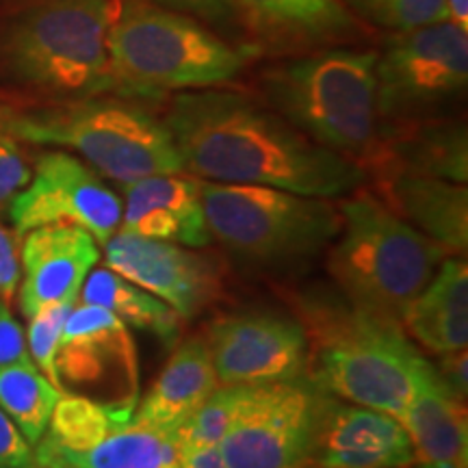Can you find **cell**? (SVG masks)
<instances>
[{
	"mask_svg": "<svg viewBox=\"0 0 468 468\" xmlns=\"http://www.w3.org/2000/svg\"><path fill=\"white\" fill-rule=\"evenodd\" d=\"M163 124L185 174L197 180L273 186L327 200L367 183L358 163L314 144L248 93L221 87L176 91Z\"/></svg>",
	"mask_w": 468,
	"mask_h": 468,
	"instance_id": "cell-1",
	"label": "cell"
},
{
	"mask_svg": "<svg viewBox=\"0 0 468 468\" xmlns=\"http://www.w3.org/2000/svg\"><path fill=\"white\" fill-rule=\"evenodd\" d=\"M117 0H31L0 16V83L44 102L126 96L109 55Z\"/></svg>",
	"mask_w": 468,
	"mask_h": 468,
	"instance_id": "cell-2",
	"label": "cell"
},
{
	"mask_svg": "<svg viewBox=\"0 0 468 468\" xmlns=\"http://www.w3.org/2000/svg\"><path fill=\"white\" fill-rule=\"evenodd\" d=\"M145 104L124 96L0 104V137L72 152L120 185L185 172L163 117Z\"/></svg>",
	"mask_w": 468,
	"mask_h": 468,
	"instance_id": "cell-3",
	"label": "cell"
},
{
	"mask_svg": "<svg viewBox=\"0 0 468 468\" xmlns=\"http://www.w3.org/2000/svg\"><path fill=\"white\" fill-rule=\"evenodd\" d=\"M376 50H310L261 69L259 93L314 144L365 167L379 137Z\"/></svg>",
	"mask_w": 468,
	"mask_h": 468,
	"instance_id": "cell-4",
	"label": "cell"
},
{
	"mask_svg": "<svg viewBox=\"0 0 468 468\" xmlns=\"http://www.w3.org/2000/svg\"><path fill=\"white\" fill-rule=\"evenodd\" d=\"M308 336V376L336 399L403 420L425 356L403 327L343 302H310L300 321Z\"/></svg>",
	"mask_w": 468,
	"mask_h": 468,
	"instance_id": "cell-5",
	"label": "cell"
},
{
	"mask_svg": "<svg viewBox=\"0 0 468 468\" xmlns=\"http://www.w3.org/2000/svg\"><path fill=\"white\" fill-rule=\"evenodd\" d=\"M341 228L327 248V271L351 306L401 324L447 250L403 221L376 193L356 189L338 204Z\"/></svg>",
	"mask_w": 468,
	"mask_h": 468,
	"instance_id": "cell-6",
	"label": "cell"
},
{
	"mask_svg": "<svg viewBox=\"0 0 468 468\" xmlns=\"http://www.w3.org/2000/svg\"><path fill=\"white\" fill-rule=\"evenodd\" d=\"M107 44L126 96L144 102L230 83L254 52L226 42L196 17L142 0H117Z\"/></svg>",
	"mask_w": 468,
	"mask_h": 468,
	"instance_id": "cell-7",
	"label": "cell"
},
{
	"mask_svg": "<svg viewBox=\"0 0 468 468\" xmlns=\"http://www.w3.org/2000/svg\"><path fill=\"white\" fill-rule=\"evenodd\" d=\"M200 196L210 239L250 267L303 265L327 251L341 228L327 197L208 180H200Z\"/></svg>",
	"mask_w": 468,
	"mask_h": 468,
	"instance_id": "cell-8",
	"label": "cell"
},
{
	"mask_svg": "<svg viewBox=\"0 0 468 468\" xmlns=\"http://www.w3.org/2000/svg\"><path fill=\"white\" fill-rule=\"evenodd\" d=\"M134 408L63 393L44 436L37 468H178L174 434L134 423Z\"/></svg>",
	"mask_w": 468,
	"mask_h": 468,
	"instance_id": "cell-9",
	"label": "cell"
},
{
	"mask_svg": "<svg viewBox=\"0 0 468 468\" xmlns=\"http://www.w3.org/2000/svg\"><path fill=\"white\" fill-rule=\"evenodd\" d=\"M379 124L436 117L468 85V31L442 20L397 33L376 61Z\"/></svg>",
	"mask_w": 468,
	"mask_h": 468,
	"instance_id": "cell-10",
	"label": "cell"
},
{
	"mask_svg": "<svg viewBox=\"0 0 468 468\" xmlns=\"http://www.w3.org/2000/svg\"><path fill=\"white\" fill-rule=\"evenodd\" d=\"M325 390L308 376L245 386L219 452L228 468H303L310 464Z\"/></svg>",
	"mask_w": 468,
	"mask_h": 468,
	"instance_id": "cell-11",
	"label": "cell"
},
{
	"mask_svg": "<svg viewBox=\"0 0 468 468\" xmlns=\"http://www.w3.org/2000/svg\"><path fill=\"white\" fill-rule=\"evenodd\" d=\"M16 234L48 224L83 228L102 245L120 230L122 197L91 165L66 150L37 156L28 185L9 207Z\"/></svg>",
	"mask_w": 468,
	"mask_h": 468,
	"instance_id": "cell-12",
	"label": "cell"
},
{
	"mask_svg": "<svg viewBox=\"0 0 468 468\" xmlns=\"http://www.w3.org/2000/svg\"><path fill=\"white\" fill-rule=\"evenodd\" d=\"M63 388L76 395L134 408L139 401V356L124 321L107 308L76 302L57 351Z\"/></svg>",
	"mask_w": 468,
	"mask_h": 468,
	"instance_id": "cell-13",
	"label": "cell"
},
{
	"mask_svg": "<svg viewBox=\"0 0 468 468\" xmlns=\"http://www.w3.org/2000/svg\"><path fill=\"white\" fill-rule=\"evenodd\" d=\"M207 345L219 386H261L308 376V336L300 321L241 313L213 321Z\"/></svg>",
	"mask_w": 468,
	"mask_h": 468,
	"instance_id": "cell-14",
	"label": "cell"
},
{
	"mask_svg": "<svg viewBox=\"0 0 468 468\" xmlns=\"http://www.w3.org/2000/svg\"><path fill=\"white\" fill-rule=\"evenodd\" d=\"M104 248V265L142 286L180 317L191 319L218 291L213 262L178 243L117 230Z\"/></svg>",
	"mask_w": 468,
	"mask_h": 468,
	"instance_id": "cell-15",
	"label": "cell"
},
{
	"mask_svg": "<svg viewBox=\"0 0 468 468\" xmlns=\"http://www.w3.org/2000/svg\"><path fill=\"white\" fill-rule=\"evenodd\" d=\"M414 453L399 419L325 395L310 464L319 468H410Z\"/></svg>",
	"mask_w": 468,
	"mask_h": 468,
	"instance_id": "cell-16",
	"label": "cell"
},
{
	"mask_svg": "<svg viewBox=\"0 0 468 468\" xmlns=\"http://www.w3.org/2000/svg\"><path fill=\"white\" fill-rule=\"evenodd\" d=\"M101 261V245L83 228L48 224L25 234L20 250L17 303L22 314L35 313L68 297H79L87 273Z\"/></svg>",
	"mask_w": 468,
	"mask_h": 468,
	"instance_id": "cell-17",
	"label": "cell"
},
{
	"mask_svg": "<svg viewBox=\"0 0 468 468\" xmlns=\"http://www.w3.org/2000/svg\"><path fill=\"white\" fill-rule=\"evenodd\" d=\"M122 186L120 230L137 237L207 248L210 239L200 180L191 174H152Z\"/></svg>",
	"mask_w": 468,
	"mask_h": 468,
	"instance_id": "cell-18",
	"label": "cell"
},
{
	"mask_svg": "<svg viewBox=\"0 0 468 468\" xmlns=\"http://www.w3.org/2000/svg\"><path fill=\"white\" fill-rule=\"evenodd\" d=\"M362 169L367 178L401 169L466 185L468 139L464 122L436 115L379 124L378 145Z\"/></svg>",
	"mask_w": 468,
	"mask_h": 468,
	"instance_id": "cell-19",
	"label": "cell"
},
{
	"mask_svg": "<svg viewBox=\"0 0 468 468\" xmlns=\"http://www.w3.org/2000/svg\"><path fill=\"white\" fill-rule=\"evenodd\" d=\"M261 48L317 50L358 39L365 27L343 0H234Z\"/></svg>",
	"mask_w": 468,
	"mask_h": 468,
	"instance_id": "cell-20",
	"label": "cell"
},
{
	"mask_svg": "<svg viewBox=\"0 0 468 468\" xmlns=\"http://www.w3.org/2000/svg\"><path fill=\"white\" fill-rule=\"evenodd\" d=\"M376 196L403 221L423 232L452 256L468 248V189L452 180L431 178L401 169L371 176Z\"/></svg>",
	"mask_w": 468,
	"mask_h": 468,
	"instance_id": "cell-21",
	"label": "cell"
},
{
	"mask_svg": "<svg viewBox=\"0 0 468 468\" xmlns=\"http://www.w3.org/2000/svg\"><path fill=\"white\" fill-rule=\"evenodd\" d=\"M401 423L412 442L410 468H468L466 401L447 388L430 360Z\"/></svg>",
	"mask_w": 468,
	"mask_h": 468,
	"instance_id": "cell-22",
	"label": "cell"
},
{
	"mask_svg": "<svg viewBox=\"0 0 468 468\" xmlns=\"http://www.w3.org/2000/svg\"><path fill=\"white\" fill-rule=\"evenodd\" d=\"M218 388L219 379L207 338H186L167 360L148 395L134 403L131 419L139 425L176 434Z\"/></svg>",
	"mask_w": 468,
	"mask_h": 468,
	"instance_id": "cell-23",
	"label": "cell"
},
{
	"mask_svg": "<svg viewBox=\"0 0 468 468\" xmlns=\"http://www.w3.org/2000/svg\"><path fill=\"white\" fill-rule=\"evenodd\" d=\"M401 327L420 347L441 356L468 347V267L447 256L425 289L408 303Z\"/></svg>",
	"mask_w": 468,
	"mask_h": 468,
	"instance_id": "cell-24",
	"label": "cell"
},
{
	"mask_svg": "<svg viewBox=\"0 0 468 468\" xmlns=\"http://www.w3.org/2000/svg\"><path fill=\"white\" fill-rule=\"evenodd\" d=\"M79 302L107 308L128 327L148 330L163 343L178 338L180 314L142 286L115 273L109 267H93L80 286Z\"/></svg>",
	"mask_w": 468,
	"mask_h": 468,
	"instance_id": "cell-25",
	"label": "cell"
},
{
	"mask_svg": "<svg viewBox=\"0 0 468 468\" xmlns=\"http://www.w3.org/2000/svg\"><path fill=\"white\" fill-rule=\"evenodd\" d=\"M63 390L35 367V362H14L0 367V410L14 420L28 444L44 436Z\"/></svg>",
	"mask_w": 468,
	"mask_h": 468,
	"instance_id": "cell-26",
	"label": "cell"
},
{
	"mask_svg": "<svg viewBox=\"0 0 468 468\" xmlns=\"http://www.w3.org/2000/svg\"><path fill=\"white\" fill-rule=\"evenodd\" d=\"M245 386H219L183 425L176 430L178 447H219L234 414L241 406Z\"/></svg>",
	"mask_w": 468,
	"mask_h": 468,
	"instance_id": "cell-27",
	"label": "cell"
},
{
	"mask_svg": "<svg viewBox=\"0 0 468 468\" xmlns=\"http://www.w3.org/2000/svg\"><path fill=\"white\" fill-rule=\"evenodd\" d=\"M79 302V297H68V300H61L57 303H50L35 313L31 319H28V330H27V345L28 354H31V360L35 367L44 373L46 378L50 379L57 388H63L61 379H58L57 371V351L58 343H61L63 327H66V321L72 313V308Z\"/></svg>",
	"mask_w": 468,
	"mask_h": 468,
	"instance_id": "cell-28",
	"label": "cell"
},
{
	"mask_svg": "<svg viewBox=\"0 0 468 468\" xmlns=\"http://www.w3.org/2000/svg\"><path fill=\"white\" fill-rule=\"evenodd\" d=\"M362 16L395 33L449 20L444 0H351Z\"/></svg>",
	"mask_w": 468,
	"mask_h": 468,
	"instance_id": "cell-29",
	"label": "cell"
},
{
	"mask_svg": "<svg viewBox=\"0 0 468 468\" xmlns=\"http://www.w3.org/2000/svg\"><path fill=\"white\" fill-rule=\"evenodd\" d=\"M31 176L33 169L28 167L16 142L0 137V218L9 213L11 202L28 185Z\"/></svg>",
	"mask_w": 468,
	"mask_h": 468,
	"instance_id": "cell-30",
	"label": "cell"
},
{
	"mask_svg": "<svg viewBox=\"0 0 468 468\" xmlns=\"http://www.w3.org/2000/svg\"><path fill=\"white\" fill-rule=\"evenodd\" d=\"M163 9L178 11V14L200 17L210 25H224V22L239 20L237 3L234 0H152Z\"/></svg>",
	"mask_w": 468,
	"mask_h": 468,
	"instance_id": "cell-31",
	"label": "cell"
},
{
	"mask_svg": "<svg viewBox=\"0 0 468 468\" xmlns=\"http://www.w3.org/2000/svg\"><path fill=\"white\" fill-rule=\"evenodd\" d=\"M0 468H37L33 447L0 410Z\"/></svg>",
	"mask_w": 468,
	"mask_h": 468,
	"instance_id": "cell-32",
	"label": "cell"
},
{
	"mask_svg": "<svg viewBox=\"0 0 468 468\" xmlns=\"http://www.w3.org/2000/svg\"><path fill=\"white\" fill-rule=\"evenodd\" d=\"M14 362H33L28 354L27 332L9 313L7 303H0V367Z\"/></svg>",
	"mask_w": 468,
	"mask_h": 468,
	"instance_id": "cell-33",
	"label": "cell"
},
{
	"mask_svg": "<svg viewBox=\"0 0 468 468\" xmlns=\"http://www.w3.org/2000/svg\"><path fill=\"white\" fill-rule=\"evenodd\" d=\"M20 284V248L16 234L0 226V300L9 303Z\"/></svg>",
	"mask_w": 468,
	"mask_h": 468,
	"instance_id": "cell-34",
	"label": "cell"
},
{
	"mask_svg": "<svg viewBox=\"0 0 468 468\" xmlns=\"http://www.w3.org/2000/svg\"><path fill=\"white\" fill-rule=\"evenodd\" d=\"M436 368V373L441 379L447 384V388L452 390L455 397H460L462 401H466L468 397V354L466 349L458 351H447V354L438 356L436 362H431Z\"/></svg>",
	"mask_w": 468,
	"mask_h": 468,
	"instance_id": "cell-35",
	"label": "cell"
},
{
	"mask_svg": "<svg viewBox=\"0 0 468 468\" xmlns=\"http://www.w3.org/2000/svg\"><path fill=\"white\" fill-rule=\"evenodd\" d=\"M178 468H228L219 447H178Z\"/></svg>",
	"mask_w": 468,
	"mask_h": 468,
	"instance_id": "cell-36",
	"label": "cell"
},
{
	"mask_svg": "<svg viewBox=\"0 0 468 468\" xmlns=\"http://www.w3.org/2000/svg\"><path fill=\"white\" fill-rule=\"evenodd\" d=\"M447 3L449 22L468 31V0H444Z\"/></svg>",
	"mask_w": 468,
	"mask_h": 468,
	"instance_id": "cell-37",
	"label": "cell"
},
{
	"mask_svg": "<svg viewBox=\"0 0 468 468\" xmlns=\"http://www.w3.org/2000/svg\"><path fill=\"white\" fill-rule=\"evenodd\" d=\"M303 468H319V466H314V464H306Z\"/></svg>",
	"mask_w": 468,
	"mask_h": 468,
	"instance_id": "cell-38",
	"label": "cell"
},
{
	"mask_svg": "<svg viewBox=\"0 0 468 468\" xmlns=\"http://www.w3.org/2000/svg\"><path fill=\"white\" fill-rule=\"evenodd\" d=\"M0 303H5V302H3V300H0Z\"/></svg>",
	"mask_w": 468,
	"mask_h": 468,
	"instance_id": "cell-39",
	"label": "cell"
}]
</instances>
